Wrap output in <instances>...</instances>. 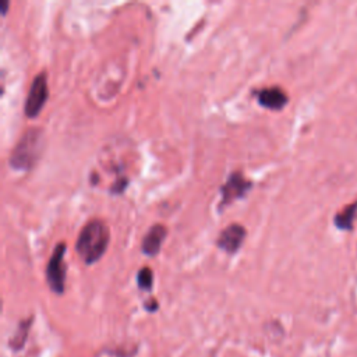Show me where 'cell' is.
Returning a JSON list of instances; mask_svg holds the SVG:
<instances>
[{
	"label": "cell",
	"mask_w": 357,
	"mask_h": 357,
	"mask_svg": "<svg viewBox=\"0 0 357 357\" xmlns=\"http://www.w3.org/2000/svg\"><path fill=\"white\" fill-rule=\"evenodd\" d=\"M257 99L261 106L269 110H282L289 102V96L279 86H269L258 91Z\"/></svg>",
	"instance_id": "52a82bcc"
},
{
	"label": "cell",
	"mask_w": 357,
	"mask_h": 357,
	"mask_svg": "<svg viewBox=\"0 0 357 357\" xmlns=\"http://www.w3.org/2000/svg\"><path fill=\"white\" fill-rule=\"evenodd\" d=\"M356 216H357V199L353 201L351 204L346 205L342 211H339L333 218V223L337 229L349 231L353 229Z\"/></svg>",
	"instance_id": "9c48e42d"
},
{
	"label": "cell",
	"mask_w": 357,
	"mask_h": 357,
	"mask_svg": "<svg viewBox=\"0 0 357 357\" xmlns=\"http://www.w3.org/2000/svg\"><path fill=\"white\" fill-rule=\"evenodd\" d=\"M166 234H167V230L163 225H153L142 238V244H141L142 252L146 254L148 257L156 255L160 250L163 240L166 238Z\"/></svg>",
	"instance_id": "ba28073f"
},
{
	"label": "cell",
	"mask_w": 357,
	"mask_h": 357,
	"mask_svg": "<svg viewBox=\"0 0 357 357\" xmlns=\"http://www.w3.org/2000/svg\"><path fill=\"white\" fill-rule=\"evenodd\" d=\"M42 153V131L29 128L17 142L10 155V165L15 170H31Z\"/></svg>",
	"instance_id": "7a4b0ae2"
},
{
	"label": "cell",
	"mask_w": 357,
	"mask_h": 357,
	"mask_svg": "<svg viewBox=\"0 0 357 357\" xmlns=\"http://www.w3.org/2000/svg\"><path fill=\"white\" fill-rule=\"evenodd\" d=\"M49 96V88H47V78L46 73H39L29 86V92L25 100L24 112L28 117H36L42 107L45 106Z\"/></svg>",
	"instance_id": "277c9868"
},
{
	"label": "cell",
	"mask_w": 357,
	"mask_h": 357,
	"mask_svg": "<svg viewBox=\"0 0 357 357\" xmlns=\"http://www.w3.org/2000/svg\"><path fill=\"white\" fill-rule=\"evenodd\" d=\"M7 6H8V1H3V3H1V13H3V14H6Z\"/></svg>",
	"instance_id": "7c38bea8"
},
{
	"label": "cell",
	"mask_w": 357,
	"mask_h": 357,
	"mask_svg": "<svg viewBox=\"0 0 357 357\" xmlns=\"http://www.w3.org/2000/svg\"><path fill=\"white\" fill-rule=\"evenodd\" d=\"M110 240L109 227L99 219L89 220L79 231L75 250L85 264H93L102 258Z\"/></svg>",
	"instance_id": "6da1fadb"
},
{
	"label": "cell",
	"mask_w": 357,
	"mask_h": 357,
	"mask_svg": "<svg viewBox=\"0 0 357 357\" xmlns=\"http://www.w3.org/2000/svg\"><path fill=\"white\" fill-rule=\"evenodd\" d=\"M126 185H127V178L126 177H120L117 181H116V184L112 187V192H121V191H124V188H126Z\"/></svg>",
	"instance_id": "8fae6325"
},
{
	"label": "cell",
	"mask_w": 357,
	"mask_h": 357,
	"mask_svg": "<svg viewBox=\"0 0 357 357\" xmlns=\"http://www.w3.org/2000/svg\"><path fill=\"white\" fill-rule=\"evenodd\" d=\"M64 252H66V245L64 243H59L53 252L52 257L47 262L46 266V280L50 289L61 294L64 291V280H66V264H64Z\"/></svg>",
	"instance_id": "3957f363"
},
{
	"label": "cell",
	"mask_w": 357,
	"mask_h": 357,
	"mask_svg": "<svg viewBox=\"0 0 357 357\" xmlns=\"http://www.w3.org/2000/svg\"><path fill=\"white\" fill-rule=\"evenodd\" d=\"M137 283H138L139 289H142V290H149L152 287L153 273L148 266H144L142 269H139V272L137 275Z\"/></svg>",
	"instance_id": "30bf717a"
},
{
	"label": "cell",
	"mask_w": 357,
	"mask_h": 357,
	"mask_svg": "<svg viewBox=\"0 0 357 357\" xmlns=\"http://www.w3.org/2000/svg\"><path fill=\"white\" fill-rule=\"evenodd\" d=\"M245 237V229L238 223H231L222 230L218 238V245L227 254H234L240 248Z\"/></svg>",
	"instance_id": "8992f818"
},
{
	"label": "cell",
	"mask_w": 357,
	"mask_h": 357,
	"mask_svg": "<svg viewBox=\"0 0 357 357\" xmlns=\"http://www.w3.org/2000/svg\"><path fill=\"white\" fill-rule=\"evenodd\" d=\"M250 188H251V181H248L240 172H233L227 177V181L225 183V185H222L220 188L222 201L219 208L229 205L234 199L243 198Z\"/></svg>",
	"instance_id": "5b68a950"
}]
</instances>
